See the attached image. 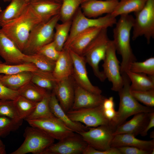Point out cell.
Returning <instances> with one entry per match:
<instances>
[{
    "label": "cell",
    "mask_w": 154,
    "mask_h": 154,
    "mask_svg": "<svg viewBox=\"0 0 154 154\" xmlns=\"http://www.w3.org/2000/svg\"><path fill=\"white\" fill-rule=\"evenodd\" d=\"M26 55L0 28V56L5 63L14 64L24 63Z\"/></svg>",
    "instance_id": "cell-16"
},
{
    "label": "cell",
    "mask_w": 154,
    "mask_h": 154,
    "mask_svg": "<svg viewBox=\"0 0 154 154\" xmlns=\"http://www.w3.org/2000/svg\"><path fill=\"white\" fill-rule=\"evenodd\" d=\"M2 74H0V100H13L19 95L18 90L11 89L4 85L1 81Z\"/></svg>",
    "instance_id": "cell-42"
},
{
    "label": "cell",
    "mask_w": 154,
    "mask_h": 154,
    "mask_svg": "<svg viewBox=\"0 0 154 154\" xmlns=\"http://www.w3.org/2000/svg\"><path fill=\"white\" fill-rule=\"evenodd\" d=\"M73 70V62L69 49L63 48L55 61L52 74L58 81L71 76Z\"/></svg>",
    "instance_id": "cell-22"
},
{
    "label": "cell",
    "mask_w": 154,
    "mask_h": 154,
    "mask_svg": "<svg viewBox=\"0 0 154 154\" xmlns=\"http://www.w3.org/2000/svg\"><path fill=\"white\" fill-rule=\"evenodd\" d=\"M31 81L38 86L46 90H53L57 81L53 77L52 73L39 69L33 72Z\"/></svg>",
    "instance_id": "cell-31"
},
{
    "label": "cell",
    "mask_w": 154,
    "mask_h": 154,
    "mask_svg": "<svg viewBox=\"0 0 154 154\" xmlns=\"http://www.w3.org/2000/svg\"><path fill=\"white\" fill-rule=\"evenodd\" d=\"M121 75L123 78V84L118 92L120 99L119 108L115 117L109 125L114 131L132 115L140 113L154 112V108L141 105L133 97L130 92L131 82L128 76L126 73Z\"/></svg>",
    "instance_id": "cell-3"
},
{
    "label": "cell",
    "mask_w": 154,
    "mask_h": 154,
    "mask_svg": "<svg viewBox=\"0 0 154 154\" xmlns=\"http://www.w3.org/2000/svg\"><path fill=\"white\" fill-rule=\"evenodd\" d=\"M134 20L133 17L129 14L121 15L113 30L112 40L116 51L122 57L121 74L129 71L131 64L137 61L130 44V34Z\"/></svg>",
    "instance_id": "cell-2"
},
{
    "label": "cell",
    "mask_w": 154,
    "mask_h": 154,
    "mask_svg": "<svg viewBox=\"0 0 154 154\" xmlns=\"http://www.w3.org/2000/svg\"><path fill=\"white\" fill-rule=\"evenodd\" d=\"M18 91L19 95L36 102L42 100L49 93L46 90L38 86L31 81Z\"/></svg>",
    "instance_id": "cell-29"
},
{
    "label": "cell",
    "mask_w": 154,
    "mask_h": 154,
    "mask_svg": "<svg viewBox=\"0 0 154 154\" xmlns=\"http://www.w3.org/2000/svg\"><path fill=\"white\" fill-rule=\"evenodd\" d=\"M2 62L0 60V63Z\"/></svg>",
    "instance_id": "cell-54"
},
{
    "label": "cell",
    "mask_w": 154,
    "mask_h": 154,
    "mask_svg": "<svg viewBox=\"0 0 154 154\" xmlns=\"http://www.w3.org/2000/svg\"><path fill=\"white\" fill-rule=\"evenodd\" d=\"M60 52L57 50L53 41L42 47L37 53L55 62L59 57Z\"/></svg>",
    "instance_id": "cell-41"
},
{
    "label": "cell",
    "mask_w": 154,
    "mask_h": 154,
    "mask_svg": "<svg viewBox=\"0 0 154 154\" xmlns=\"http://www.w3.org/2000/svg\"><path fill=\"white\" fill-rule=\"evenodd\" d=\"M117 148L121 154H150L148 151L134 147L122 146Z\"/></svg>",
    "instance_id": "cell-44"
},
{
    "label": "cell",
    "mask_w": 154,
    "mask_h": 154,
    "mask_svg": "<svg viewBox=\"0 0 154 154\" xmlns=\"http://www.w3.org/2000/svg\"><path fill=\"white\" fill-rule=\"evenodd\" d=\"M147 0H125L119 1L113 12L111 14L116 17L122 15L128 14L140 11L144 7Z\"/></svg>",
    "instance_id": "cell-28"
},
{
    "label": "cell",
    "mask_w": 154,
    "mask_h": 154,
    "mask_svg": "<svg viewBox=\"0 0 154 154\" xmlns=\"http://www.w3.org/2000/svg\"><path fill=\"white\" fill-rule=\"evenodd\" d=\"M117 21L116 17L111 14L96 19L88 18L83 14L80 7L72 19L69 35L63 48L68 49L70 44L75 37L84 30L95 27L108 29L115 25Z\"/></svg>",
    "instance_id": "cell-6"
},
{
    "label": "cell",
    "mask_w": 154,
    "mask_h": 154,
    "mask_svg": "<svg viewBox=\"0 0 154 154\" xmlns=\"http://www.w3.org/2000/svg\"><path fill=\"white\" fill-rule=\"evenodd\" d=\"M66 113L72 120L84 124L87 127L109 125L110 124L104 115L102 104L95 107L70 110Z\"/></svg>",
    "instance_id": "cell-10"
},
{
    "label": "cell",
    "mask_w": 154,
    "mask_h": 154,
    "mask_svg": "<svg viewBox=\"0 0 154 154\" xmlns=\"http://www.w3.org/2000/svg\"><path fill=\"white\" fill-rule=\"evenodd\" d=\"M0 116L7 117L21 126L23 120L20 117L13 100H0Z\"/></svg>",
    "instance_id": "cell-37"
},
{
    "label": "cell",
    "mask_w": 154,
    "mask_h": 154,
    "mask_svg": "<svg viewBox=\"0 0 154 154\" xmlns=\"http://www.w3.org/2000/svg\"><path fill=\"white\" fill-rule=\"evenodd\" d=\"M26 121L30 126L40 129L55 139L60 140L75 133L54 116Z\"/></svg>",
    "instance_id": "cell-12"
},
{
    "label": "cell",
    "mask_w": 154,
    "mask_h": 154,
    "mask_svg": "<svg viewBox=\"0 0 154 154\" xmlns=\"http://www.w3.org/2000/svg\"><path fill=\"white\" fill-rule=\"evenodd\" d=\"M50 94L51 93H49L42 100L37 102L33 111L25 120L54 116L51 112L49 106Z\"/></svg>",
    "instance_id": "cell-36"
},
{
    "label": "cell",
    "mask_w": 154,
    "mask_h": 154,
    "mask_svg": "<svg viewBox=\"0 0 154 154\" xmlns=\"http://www.w3.org/2000/svg\"><path fill=\"white\" fill-rule=\"evenodd\" d=\"M116 52L113 40H110L102 66L106 78L112 84L111 90L118 92L123 86V80L120 72V63L117 57Z\"/></svg>",
    "instance_id": "cell-9"
},
{
    "label": "cell",
    "mask_w": 154,
    "mask_h": 154,
    "mask_svg": "<svg viewBox=\"0 0 154 154\" xmlns=\"http://www.w3.org/2000/svg\"><path fill=\"white\" fill-rule=\"evenodd\" d=\"M107 28L102 29L85 49L82 56L92 68L94 75L101 81L106 79L99 69V64L104 60L109 42Z\"/></svg>",
    "instance_id": "cell-4"
},
{
    "label": "cell",
    "mask_w": 154,
    "mask_h": 154,
    "mask_svg": "<svg viewBox=\"0 0 154 154\" xmlns=\"http://www.w3.org/2000/svg\"><path fill=\"white\" fill-rule=\"evenodd\" d=\"M119 2V0H89L83 2L80 7L86 17L95 18L104 14H111Z\"/></svg>",
    "instance_id": "cell-18"
},
{
    "label": "cell",
    "mask_w": 154,
    "mask_h": 154,
    "mask_svg": "<svg viewBox=\"0 0 154 154\" xmlns=\"http://www.w3.org/2000/svg\"><path fill=\"white\" fill-rule=\"evenodd\" d=\"M58 14L46 22L37 25L31 31L23 53L27 55L35 54L43 46L53 40L54 30L60 20Z\"/></svg>",
    "instance_id": "cell-5"
},
{
    "label": "cell",
    "mask_w": 154,
    "mask_h": 154,
    "mask_svg": "<svg viewBox=\"0 0 154 154\" xmlns=\"http://www.w3.org/2000/svg\"><path fill=\"white\" fill-rule=\"evenodd\" d=\"M126 73L131 82L130 90L142 91L154 89V76L130 71Z\"/></svg>",
    "instance_id": "cell-26"
},
{
    "label": "cell",
    "mask_w": 154,
    "mask_h": 154,
    "mask_svg": "<svg viewBox=\"0 0 154 154\" xmlns=\"http://www.w3.org/2000/svg\"><path fill=\"white\" fill-rule=\"evenodd\" d=\"M130 92L137 101L141 102L146 106L154 108V89L142 91L130 90Z\"/></svg>",
    "instance_id": "cell-39"
},
{
    "label": "cell",
    "mask_w": 154,
    "mask_h": 154,
    "mask_svg": "<svg viewBox=\"0 0 154 154\" xmlns=\"http://www.w3.org/2000/svg\"><path fill=\"white\" fill-rule=\"evenodd\" d=\"M134 14L132 39L144 36L149 44L154 38V0H147L143 8Z\"/></svg>",
    "instance_id": "cell-8"
},
{
    "label": "cell",
    "mask_w": 154,
    "mask_h": 154,
    "mask_svg": "<svg viewBox=\"0 0 154 154\" xmlns=\"http://www.w3.org/2000/svg\"><path fill=\"white\" fill-rule=\"evenodd\" d=\"M102 29L100 27H93L80 33L73 40L68 49L82 56L86 48Z\"/></svg>",
    "instance_id": "cell-23"
},
{
    "label": "cell",
    "mask_w": 154,
    "mask_h": 154,
    "mask_svg": "<svg viewBox=\"0 0 154 154\" xmlns=\"http://www.w3.org/2000/svg\"><path fill=\"white\" fill-rule=\"evenodd\" d=\"M129 146L138 148L150 153L154 149V139L143 140L137 138L134 136L128 134H122L114 136L111 147L117 148Z\"/></svg>",
    "instance_id": "cell-21"
},
{
    "label": "cell",
    "mask_w": 154,
    "mask_h": 154,
    "mask_svg": "<svg viewBox=\"0 0 154 154\" xmlns=\"http://www.w3.org/2000/svg\"><path fill=\"white\" fill-rule=\"evenodd\" d=\"M2 11L1 7H0V12Z\"/></svg>",
    "instance_id": "cell-52"
},
{
    "label": "cell",
    "mask_w": 154,
    "mask_h": 154,
    "mask_svg": "<svg viewBox=\"0 0 154 154\" xmlns=\"http://www.w3.org/2000/svg\"><path fill=\"white\" fill-rule=\"evenodd\" d=\"M38 69L33 64L24 62L14 64L0 63V74L10 75L25 72H34Z\"/></svg>",
    "instance_id": "cell-34"
},
{
    "label": "cell",
    "mask_w": 154,
    "mask_h": 154,
    "mask_svg": "<svg viewBox=\"0 0 154 154\" xmlns=\"http://www.w3.org/2000/svg\"><path fill=\"white\" fill-rule=\"evenodd\" d=\"M30 4L43 22L48 21L59 14L61 3L48 0H39L31 2Z\"/></svg>",
    "instance_id": "cell-24"
},
{
    "label": "cell",
    "mask_w": 154,
    "mask_h": 154,
    "mask_svg": "<svg viewBox=\"0 0 154 154\" xmlns=\"http://www.w3.org/2000/svg\"><path fill=\"white\" fill-rule=\"evenodd\" d=\"M33 72H25L15 74L2 75L1 81L2 83L8 88L18 90L31 81Z\"/></svg>",
    "instance_id": "cell-27"
},
{
    "label": "cell",
    "mask_w": 154,
    "mask_h": 154,
    "mask_svg": "<svg viewBox=\"0 0 154 154\" xmlns=\"http://www.w3.org/2000/svg\"><path fill=\"white\" fill-rule=\"evenodd\" d=\"M88 0H84V2Z\"/></svg>",
    "instance_id": "cell-53"
},
{
    "label": "cell",
    "mask_w": 154,
    "mask_h": 154,
    "mask_svg": "<svg viewBox=\"0 0 154 154\" xmlns=\"http://www.w3.org/2000/svg\"><path fill=\"white\" fill-rule=\"evenodd\" d=\"M43 22L35 12L30 3L18 17L1 27L3 33L11 39L23 52L30 33L37 25Z\"/></svg>",
    "instance_id": "cell-1"
},
{
    "label": "cell",
    "mask_w": 154,
    "mask_h": 154,
    "mask_svg": "<svg viewBox=\"0 0 154 154\" xmlns=\"http://www.w3.org/2000/svg\"><path fill=\"white\" fill-rule=\"evenodd\" d=\"M1 137H0V146L4 145L1 139Z\"/></svg>",
    "instance_id": "cell-51"
},
{
    "label": "cell",
    "mask_w": 154,
    "mask_h": 154,
    "mask_svg": "<svg viewBox=\"0 0 154 154\" xmlns=\"http://www.w3.org/2000/svg\"><path fill=\"white\" fill-rule=\"evenodd\" d=\"M134 115L131 119L118 127L113 132V135L128 134L135 137L140 134L149 123V113H140Z\"/></svg>",
    "instance_id": "cell-19"
},
{
    "label": "cell",
    "mask_w": 154,
    "mask_h": 154,
    "mask_svg": "<svg viewBox=\"0 0 154 154\" xmlns=\"http://www.w3.org/2000/svg\"><path fill=\"white\" fill-rule=\"evenodd\" d=\"M104 115L110 122L115 117L116 111L114 108L104 110Z\"/></svg>",
    "instance_id": "cell-47"
},
{
    "label": "cell",
    "mask_w": 154,
    "mask_h": 154,
    "mask_svg": "<svg viewBox=\"0 0 154 154\" xmlns=\"http://www.w3.org/2000/svg\"><path fill=\"white\" fill-rule=\"evenodd\" d=\"M13 101L20 117L23 120H25L31 114L37 103L20 95Z\"/></svg>",
    "instance_id": "cell-35"
},
{
    "label": "cell",
    "mask_w": 154,
    "mask_h": 154,
    "mask_svg": "<svg viewBox=\"0 0 154 154\" xmlns=\"http://www.w3.org/2000/svg\"><path fill=\"white\" fill-rule=\"evenodd\" d=\"M115 104L114 98L111 96L108 98H106L102 104L104 110L114 108Z\"/></svg>",
    "instance_id": "cell-46"
},
{
    "label": "cell",
    "mask_w": 154,
    "mask_h": 154,
    "mask_svg": "<svg viewBox=\"0 0 154 154\" xmlns=\"http://www.w3.org/2000/svg\"><path fill=\"white\" fill-rule=\"evenodd\" d=\"M69 50L73 64V72L71 76L75 83L90 92L101 94L102 90L98 86L93 85L89 78L86 66V63L84 57L70 49Z\"/></svg>",
    "instance_id": "cell-14"
},
{
    "label": "cell",
    "mask_w": 154,
    "mask_h": 154,
    "mask_svg": "<svg viewBox=\"0 0 154 154\" xmlns=\"http://www.w3.org/2000/svg\"><path fill=\"white\" fill-rule=\"evenodd\" d=\"M72 23V20L62 22L58 23L55 27L54 41L57 50H63L65 43L68 38Z\"/></svg>",
    "instance_id": "cell-30"
},
{
    "label": "cell",
    "mask_w": 154,
    "mask_h": 154,
    "mask_svg": "<svg viewBox=\"0 0 154 154\" xmlns=\"http://www.w3.org/2000/svg\"><path fill=\"white\" fill-rule=\"evenodd\" d=\"M6 151L4 145L0 146V154H5Z\"/></svg>",
    "instance_id": "cell-48"
},
{
    "label": "cell",
    "mask_w": 154,
    "mask_h": 154,
    "mask_svg": "<svg viewBox=\"0 0 154 154\" xmlns=\"http://www.w3.org/2000/svg\"><path fill=\"white\" fill-rule=\"evenodd\" d=\"M25 62L33 64L38 69L45 72H52L55 62L51 60L38 53L27 55L24 58Z\"/></svg>",
    "instance_id": "cell-32"
},
{
    "label": "cell",
    "mask_w": 154,
    "mask_h": 154,
    "mask_svg": "<svg viewBox=\"0 0 154 154\" xmlns=\"http://www.w3.org/2000/svg\"><path fill=\"white\" fill-rule=\"evenodd\" d=\"M106 98L101 94H95L83 88L75 82L74 98L71 110L99 106L102 104Z\"/></svg>",
    "instance_id": "cell-17"
},
{
    "label": "cell",
    "mask_w": 154,
    "mask_h": 154,
    "mask_svg": "<svg viewBox=\"0 0 154 154\" xmlns=\"http://www.w3.org/2000/svg\"><path fill=\"white\" fill-rule=\"evenodd\" d=\"M20 126L10 118L0 116V137H3L18 129Z\"/></svg>",
    "instance_id": "cell-40"
},
{
    "label": "cell",
    "mask_w": 154,
    "mask_h": 154,
    "mask_svg": "<svg viewBox=\"0 0 154 154\" xmlns=\"http://www.w3.org/2000/svg\"><path fill=\"white\" fill-rule=\"evenodd\" d=\"M129 71L154 76V57H150L142 62L136 61L133 62L130 65Z\"/></svg>",
    "instance_id": "cell-38"
},
{
    "label": "cell",
    "mask_w": 154,
    "mask_h": 154,
    "mask_svg": "<svg viewBox=\"0 0 154 154\" xmlns=\"http://www.w3.org/2000/svg\"><path fill=\"white\" fill-rule=\"evenodd\" d=\"M25 130V139L20 147L11 154H25L32 153L42 154L53 143L54 140L40 129L30 126Z\"/></svg>",
    "instance_id": "cell-7"
},
{
    "label": "cell",
    "mask_w": 154,
    "mask_h": 154,
    "mask_svg": "<svg viewBox=\"0 0 154 154\" xmlns=\"http://www.w3.org/2000/svg\"><path fill=\"white\" fill-rule=\"evenodd\" d=\"M38 0H30V2L34 1H38ZM48 0L53 1L59 3H61L62 2V0Z\"/></svg>",
    "instance_id": "cell-49"
},
{
    "label": "cell",
    "mask_w": 154,
    "mask_h": 154,
    "mask_svg": "<svg viewBox=\"0 0 154 154\" xmlns=\"http://www.w3.org/2000/svg\"><path fill=\"white\" fill-rule=\"evenodd\" d=\"M11 0H3V1L5 2L11 1ZM27 2L30 3V0H26Z\"/></svg>",
    "instance_id": "cell-50"
},
{
    "label": "cell",
    "mask_w": 154,
    "mask_h": 154,
    "mask_svg": "<svg viewBox=\"0 0 154 154\" xmlns=\"http://www.w3.org/2000/svg\"><path fill=\"white\" fill-rule=\"evenodd\" d=\"M29 3L26 0H11L5 9L0 12V27L19 16Z\"/></svg>",
    "instance_id": "cell-25"
},
{
    "label": "cell",
    "mask_w": 154,
    "mask_h": 154,
    "mask_svg": "<svg viewBox=\"0 0 154 154\" xmlns=\"http://www.w3.org/2000/svg\"><path fill=\"white\" fill-rule=\"evenodd\" d=\"M149 123L144 130L140 133L142 136H145L147 135L149 130L154 127V112L149 113Z\"/></svg>",
    "instance_id": "cell-45"
},
{
    "label": "cell",
    "mask_w": 154,
    "mask_h": 154,
    "mask_svg": "<svg viewBox=\"0 0 154 154\" xmlns=\"http://www.w3.org/2000/svg\"><path fill=\"white\" fill-rule=\"evenodd\" d=\"M75 82L72 76L57 81L52 92L66 113L70 110L74 102Z\"/></svg>",
    "instance_id": "cell-15"
},
{
    "label": "cell",
    "mask_w": 154,
    "mask_h": 154,
    "mask_svg": "<svg viewBox=\"0 0 154 154\" xmlns=\"http://www.w3.org/2000/svg\"><path fill=\"white\" fill-rule=\"evenodd\" d=\"M123 0H120V1H123Z\"/></svg>",
    "instance_id": "cell-55"
},
{
    "label": "cell",
    "mask_w": 154,
    "mask_h": 154,
    "mask_svg": "<svg viewBox=\"0 0 154 154\" xmlns=\"http://www.w3.org/2000/svg\"><path fill=\"white\" fill-rule=\"evenodd\" d=\"M88 145L79 134L75 133L54 143L42 154H82Z\"/></svg>",
    "instance_id": "cell-13"
},
{
    "label": "cell",
    "mask_w": 154,
    "mask_h": 154,
    "mask_svg": "<svg viewBox=\"0 0 154 154\" xmlns=\"http://www.w3.org/2000/svg\"><path fill=\"white\" fill-rule=\"evenodd\" d=\"M113 130L109 125L88 127L87 131L79 133L88 145L99 150L110 149L114 136Z\"/></svg>",
    "instance_id": "cell-11"
},
{
    "label": "cell",
    "mask_w": 154,
    "mask_h": 154,
    "mask_svg": "<svg viewBox=\"0 0 154 154\" xmlns=\"http://www.w3.org/2000/svg\"><path fill=\"white\" fill-rule=\"evenodd\" d=\"M84 0H62L60 12L62 22L72 20Z\"/></svg>",
    "instance_id": "cell-33"
},
{
    "label": "cell",
    "mask_w": 154,
    "mask_h": 154,
    "mask_svg": "<svg viewBox=\"0 0 154 154\" xmlns=\"http://www.w3.org/2000/svg\"><path fill=\"white\" fill-rule=\"evenodd\" d=\"M50 110L53 115L59 119L69 129L78 133L88 130V127L82 123L72 120L60 106L54 93H51L49 102Z\"/></svg>",
    "instance_id": "cell-20"
},
{
    "label": "cell",
    "mask_w": 154,
    "mask_h": 154,
    "mask_svg": "<svg viewBox=\"0 0 154 154\" xmlns=\"http://www.w3.org/2000/svg\"><path fill=\"white\" fill-rule=\"evenodd\" d=\"M82 154H121V153L116 147H111L108 150L100 151L97 150L88 145Z\"/></svg>",
    "instance_id": "cell-43"
}]
</instances>
